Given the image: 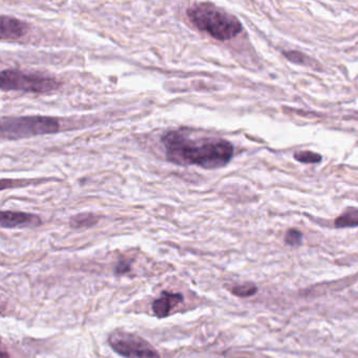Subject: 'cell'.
<instances>
[{
  "instance_id": "obj_1",
  "label": "cell",
  "mask_w": 358,
  "mask_h": 358,
  "mask_svg": "<svg viewBox=\"0 0 358 358\" xmlns=\"http://www.w3.org/2000/svg\"><path fill=\"white\" fill-rule=\"evenodd\" d=\"M161 140L167 161L179 166L222 169L234 157V145L227 140L192 137L184 129L167 131Z\"/></svg>"
},
{
  "instance_id": "obj_2",
  "label": "cell",
  "mask_w": 358,
  "mask_h": 358,
  "mask_svg": "<svg viewBox=\"0 0 358 358\" xmlns=\"http://www.w3.org/2000/svg\"><path fill=\"white\" fill-rule=\"evenodd\" d=\"M189 22L198 30L207 33L217 41L234 38L242 32L240 20L225 10L209 3H194L187 9Z\"/></svg>"
},
{
  "instance_id": "obj_3",
  "label": "cell",
  "mask_w": 358,
  "mask_h": 358,
  "mask_svg": "<svg viewBox=\"0 0 358 358\" xmlns=\"http://www.w3.org/2000/svg\"><path fill=\"white\" fill-rule=\"evenodd\" d=\"M59 121L52 117L30 116L8 118L3 117L0 125L3 140H20L57 133Z\"/></svg>"
},
{
  "instance_id": "obj_4",
  "label": "cell",
  "mask_w": 358,
  "mask_h": 358,
  "mask_svg": "<svg viewBox=\"0 0 358 358\" xmlns=\"http://www.w3.org/2000/svg\"><path fill=\"white\" fill-rule=\"evenodd\" d=\"M62 83L53 77L30 74L16 70H3L0 73V89L3 92H26L45 94L56 91Z\"/></svg>"
},
{
  "instance_id": "obj_5",
  "label": "cell",
  "mask_w": 358,
  "mask_h": 358,
  "mask_svg": "<svg viewBox=\"0 0 358 358\" xmlns=\"http://www.w3.org/2000/svg\"><path fill=\"white\" fill-rule=\"evenodd\" d=\"M108 345L124 358H161L154 345L134 333L115 331L108 336Z\"/></svg>"
},
{
  "instance_id": "obj_6",
  "label": "cell",
  "mask_w": 358,
  "mask_h": 358,
  "mask_svg": "<svg viewBox=\"0 0 358 358\" xmlns=\"http://www.w3.org/2000/svg\"><path fill=\"white\" fill-rule=\"evenodd\" d=\"M41 224V217L32 213L22 211H1L0 213V225L3 228L36 227Z\"/></svg>"
},
{
  "instance_id": "obj_7",
  "label": "cell",
  "mask_w": 358,
  "mask_h": 358,
  "mask_svg": "<svg viewBox=\"0 0 358 358\" xmlns=\"http://www.w3.org/2000/svg\"><path fill=\"white\" fill-rule=\"evenodd\" d=\"M28 26L17 18L1 16L0 18V37L1 41H18L26 36Z\"/></svg>"
},
{
  "instance_id": "obj_8",
  "label": "cell",
  "mask_w": 358,
  "mask_h": 358,
  "mask_svg": "<svg viewBox=\"0 0 358 358\" xmlns=\"http://www.w3.org/2000/svg\"><path fill=\"white\" fill-rule=\"evenodd\" d=\"M184 301L181 293L162 292L161 296L152 303V311L158 317H167L176 306Z\"/></svg>"
},
{
  "instance_id": "obj_9",
  "label": "cell",
  "mask_w": 358,
  "mask_h": 358,
  "mask_svg": "<svg viewBox=\"0 0 358 358\" xmlns=\"http://www.w3.org/2000/svg\"><path fill=\"white\" fill-rule=\"evenodd\" d=\"M99 217L94 213H80V215H74L71 219V227L74 229H83V228L93 227L98 223Z\"/></svg>"
},
{
  "instance_id": "obj_10",
  "label": "cell",
  "mask_w": 358,
  "mask_h": 358,
  "mask_svg": "<svg viewBox=\"0 0 358 358\" xmlns=\"http://www.w3.org/2000/svg\"><path fill=\"white\" fill-rule=\"evenodd\" d=\"M337 228L356 227L358 226V209L349 208L335 220Z\"/></svg>"
},
{
  "instance_id": "obj_11",
  "label": "cell",
  "mask_w": 358,
  "mask_h": 358,
  "mask_svg": "<svg viewBox=\"0 0 358 358\" xmlns=\"http://www.w3.org/2000/svg\"><path fill=\"white\" fill-rule=\"evenodd\" d=\"M230 291L236 296L249 297L257 292V287L251 282H246V284L236 285V286L232 287Z\"/></svg>"
},
{
  "instance_id": "obj_12",
  "label": "cell",
  "mask_w": 358,
  "mask_h": 358,
  "mask_svg": "<svg viewBox=\"0 0 358 358\" xmlns=\"http://www.w3.org/2000/svg\"><path fill=\"white\" fill-rule=\"evenodd\" d=\"M294 159L299 161V162L312 164V163L320 162V161H322V156L312 152H295Z\"/></svg>"
},
{
  "instance_id": "obj_13",
  "label": "cell",
  "mask_w": 358,
  "mask_h": 358,
  "mask_svg": "<svg viewBox=\"0 0 358 358\" xmlns=\"http://www.w3.org/2000/svg\"><path fill=\"white\" fill-rule=\"evenodd\" d=\"M303 240V234L296 229H290L285 236V243L290 246H299Z\"/></svg>"
},
{
  "instance_id": "obj_14",
  "label": "cell",
  "mask_w": 358,
  "mask_h": 358,
  "mask_svg": "<svg viewBox=\"0 0 358 358\" xmlns=\"http://www.w3.org/2000/svg\"><path fill=\"white\" fill-rule=\"evenodd\" d=\"M285 56L291 62H295V64H305V66L306 64H309L308 57H306L301 53H299V52H287V53H285Z\"/></svg>"
},
{
  "instance_id": "obj_15",
  "label": "cell",
  "mask_w": 358,
  "mask_h": 358,
  "mask_svg": "<svg viewBox=\"0 0 358 358\" xmlns=\"http://www.w3.org/2000/svg\"><path fill=\"white\" fill-rule=\"evenodd\" d=\"M131 271V265L127 261H120L115 267V273L125 274Z\"/></svg>"
},
{
  "instance_id": "obj_16",
  "label": "cell",
  "mask_w": 358,
  "mask_h": 358,
  "mask_svg": "<svg viewBox=\"0 0 358 358\" xmlns=\"http://www.w3.org/2000/svg\"><path fill=\"white\" fill-rule=\"evenodd\" d=\"M1 358H10L9 354L5 350H3V352H1Z\"/></svg>"
}]
</instances>
